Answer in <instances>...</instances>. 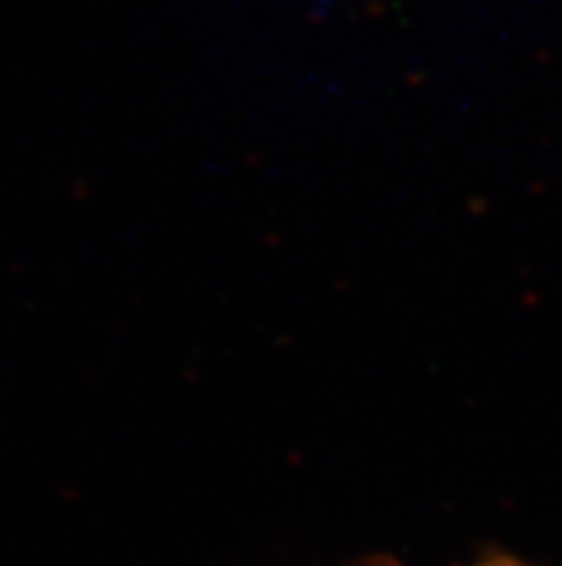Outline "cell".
<instances>
[{
	"label": "cell",
	"mask_w": 562,
	"mask_h": 566,
	"mask_svg": "<svg viewBox=\"0 0 562 566\" xmlns=\"http://www.w3.org/2000/svg\"><path fill=\"white\" fill-rule=\"evenodd\" d=\"M488 566H511L508 560H499V564H488Z\"/></svg>",
	"instance_id": "1"
}]
</instances>
